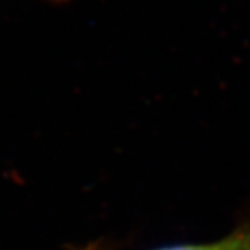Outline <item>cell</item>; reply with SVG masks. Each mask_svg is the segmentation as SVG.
<instances>
[{"instance_id": "obj_1", "label": "cell", "mask_w": 250, "mask_h": 250, "mask_svg": "<svg viewBox=\"0 0 250 250\" xmlns=\"http://www.w3.org/2000/svg\"><path fill=\"white\" fill-rule=\"evenodd\" d=\"M157 250H250V223L241 225L228 237L208 244H183Z\"/></svg>"}]
</instances>
